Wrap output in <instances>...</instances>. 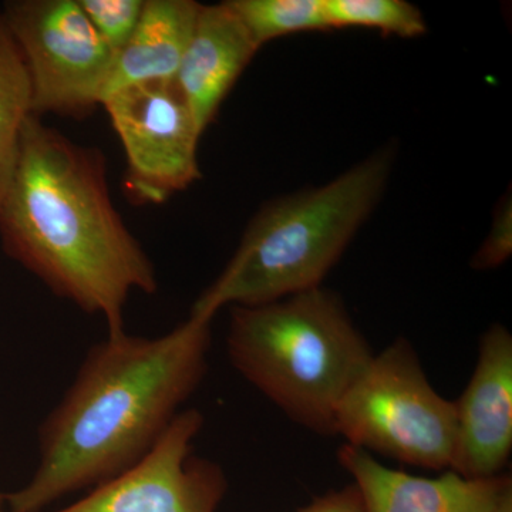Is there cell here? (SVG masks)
<instances>
[{
	"mask_svg": "<svg viewBox=\"0 0 512 512\" xmlns=\"http://www.w3.org/2000/svg\"><path fill=\"white\" fill-rule=\"evenodd\" d=\"M231 365L303 429L335 436L343 396L375 353L325 286L259 306H232Z\"/></svg>",
	"mask_w": 512,
	"mask_h": 512,
	"instance_id": "277c9868",
	"label": "cell"
},
{
	"mask_svg": "<svg viewBox=\"0 0 512 512\" xmlns=\"http://www.w3.org/2000/svg\"><path fill=\"white\" fill-rule=\"evenodd\" d=\"M200 410H181L133 467L56 512H217L228 490L224 468L192 453Z\"/></svg>",
	"mask_w": 512,
	"mask_h": 512,
	"instance_id": "ba28073f",
	"label": "cell"
},
{
	"mask_svg": "<svg viewBox=\"0 0 512 512\" xmlns=\"http://www.w3.org/2000/svg\"><path fill=\"white\" fill-rule=\"evenodd\" d=\"M298 512H366L355 484L332 490Z\"/></svg>",
	"mask_w": 512,
	"mask_h": 512,
	"instance_id": "ac0fdd59",
	"label": "cell"
},
{
	"mask_svg": "<svg viewBox=\"0 0 512 512\" xmlns=\"http://www.w3.org/2000/svg\"><path fill=\"white\" fill-rule=\"evenodd\" d=\"M32 113L25 60L0 8V201L18 161L23 128Z\"/></svg>",
	"mask_w": 512,
	"mask_h": 512,
	"instance_id": "4fadbf2b",
	"label": "cell"
},
{
	"mask_svg": "<svg viewBox=\"0 0 512 512\" xmlns=\"http://www.w3.org/2000/svg\"><path fill=\"white\" fill-rule=\"evenodd\" d=\"M512 254V200L510 192L497 205L490 232L471 261L476 271H490L504 265Z\"/></svg>",
	"mask_w": 512,
	"mask_h": 512,
	"instance_id": "e0dca14e",
	"label": "cell"
},
{
	"mask_svg": "<svg viewBox=\"0 0 512 512\" xmlns=\"http://www.w3.org/2000/svg\"><path fill=\"white\" fill-rule=\"evenodd\" d=\"M101 107L126 154L124 191L134 204H164L200 180L202 134L177 83L124 87Z\"/></svg>",
	"mask_w": 512,
	"mask_h": 512,
	"instance_id": "52a82bcc",
	"label": "cell"
},
{
	"mask_svg": "<svg viewBox=\"0 0 512 512\" xmlns=\"http://www.w3.org/2000/svg\"><path fill=\"white\" fill-rule=\"evenodd\" d=\"M6 25L32 86V113L77 121L101 106L116 53L93 28L79 0H8Z\"/></svg>",
	"mask_w": 512,
	"mask_h": 512,
	"instance_id": "8992f818",
	"label": "cell"
},
{
	"mask_svg": "<svg viewBox=\"0 0 512 512\" xmlns=\"http://www.w3.org/2000/svg\"><path fill=\"white\" fill-rule=\"evenodd\" d=\"M0 512H13V511H10V510H8V511H6V510H2V511H0Z\"/></svg>",
	"mask_w": 512,
	"mask_h": 512,
	"instance_id": "44dd1931",
	"label": "cell"
},
{
	"mask_svg": "<svg viewBox=\"0 0 512 512\" xmlns=\"http://www.w3.org/2000/svg\"><path fill=\"white\" fill-rule=\"evenodd\" d=\"M336 434L370 454L424 470H450L456 407L434 389L409 340L399 338L373 356L343 396Z\"/></svg>",
	"mask_w": 512,
	"mask_h": 512,
	"instance_id": "5b68a950",
	"label": "cell"
},
{
	"mask_svg": "<svg viewBox=\"0 0 512 512\" xmlns=\"http://www.w3.org/2000/svg\"><path fill=\"white\" fill-rule=\"evenodd\" d=\"M212 320L188 316L156 338L126 330L90 348L39 429V466L6 495L13 512H40L138 463L208 372Z\"/></svg>",
	"mask_w": 512,
	"mask_h": 512,
	"instance_id": "6da1fadb",
	"label": "cell"
},
{
	"mask_svg": "<svg viewBox=\"0 0 512 512\" xmlns=\"http://www.w3.org/2000/svg\"><path fill=\"white\" fill-rule=\"evenodd\" d=\"M6 495L0 493V511L5 510Z\"/></svg>",
	"mask_w": 512,
	"mask_h": 512,
	"instance_id": "ffe728a7",
	"label": "cell"
},
{
	"mask_svg": "<svg viewBox=\"0 0 512 512\" xmlns=\"http://www.w3.org/2000/svg\"><path fill=\"white\" fill-rule=\"evenodd\" d=\"M490 512H512V488L503 495V498Z\"/></svg>",
	"mask_w": 512,
	"mask_h": 512,
	"instance_id": "d6986e66",
	"label": "cell"
},
{
	"mask_svg": "<svg viewBox=\"0 0 512 512\" xmlns=\"http://www.w3.org/2000/svg\"><path fill=\"white\" fill-rule=\"evenodd\" d=\"M83 12L101 39L119 53L133 36L144 0H79Z\"/></svg>",
	"mask_w": 512,
	"mask_h": 512,
	"instance_id": "2e32d148",
	"label": "cell"
},
{
	"mask_svg": "<svg viewBox=\"0 0 512 512\" xmlns=\"http://www.w3.org/2000/svg\"><path fill=\"white\" fill-rule=\"evenodd\" d=\"M325 5L332 30L373 29L402 39L427 33L423 13L406 0H325Z\"/></svg>",
	"mask_w": 512,
	"mask_h": 512,
	"instance_id": "9a60e30c",
	"label": "cell"
},
{
	"mask_svg": "<svg viewBox=\"0 0 512 512\" xmlns=\"http://www.w3.org/2000/svg\"><path fill=\"white\" fill-rule=\"evenodd\" d=\"M200 9L194 0H144L133 36L114 59L103 100L134 84L175 82Z\"/></svg>",
	"mask_w": 512,
	"mask_h": 512,
	"instance_id": "7c38bea8",
	"label": "cell"
},
{
	"mask_svg": "<svg viewBox=\"0 0 512 512\" xmlns=\"http://www.w3.org/2000/svg\"><path fill=\"white\" fill-rule=\"evenodd\" d=\"M396 151L380 148L320 187L266 202L190 315L259 306L323 286L382 200Z\"/></svg>",
	"mask_w": 512,
	"mask_h": 512,
	"instance_id": "3957f363",
	"label": "cell"
},
{
	"mask_svg": "<svg viewBox=\"0 0 512 512\" xmlns=\"http://www.w3.org/2000/svg\"><path fill=\"white\" fill-rule=\"evenodd\" d=\"M454 407L450 470L466 478L504 474L512 451V335L504 325L481 336L476 369Z\"/></svg>",
	"mask_w": 512,
	"mask_h": 512,
	"instance_id": "9c48e42d",
	"label": "cell"
},
{
	"mask_svg": "<svg viewBox=\"0 0 512 512\" xmlns=\"http://www.w3.org/2000/svg\"><path fill=\"white\" fill-rule=\"evenodd\" d=\"M227 3L259 49L279 37L332 30L325 0H228Z\"/></svg>",
	"mask_w": 512,
	"mask_h": 512,
	"instance_id": "5bb4252c",
	"label": "cell"
},
{
	"mask_svg": "<svg viewBox=\"0 0 512 512\" xmlns=\"http://www.w3.org/2000/svg\"><path fill=\"white\" fill-rule=\"evenodd\" d=\"M338 461L352 476L366 512H490L512 488L510 474L466 478L446 470L440 477L410 476L350 444L339 448Z\"/></svg>",
	"mask_w": 512,
	"mask_h": 512,
	"instance_id": "30bf717a",
	"label": "cell"
},
{
	"mask_svg": "<svg viewBox=\"0 0 512 512\" xmlns=\"http://www.w3.org/2000/svg\"><path fill=\"white\" fill-rule=\"evenodd\" d=\"M0 242L50 292L101 316L107 335L124 332L131 293L158 289L150 256L114 207L104 154L40 117L23 128L0 201Z\"/></svg>",
	"mask_w": 512,
	"mask_h": 512,
	"instance_id": "7a4b0ae2",
	"label": "cell"
},
{
	"mask_svg": "<svg viewBox=\"0 0 512 512\" xmlns=\"http://www.w3.org/2000/svg\"><path fill=\"white\" fill-rule=\"evenodd\" d=\"M259 50L227 2L201 5L175 77L201 134Z\"/></svg>",
	"mask_w": 512,
	"mask_h": 512,
	"instance_id": "8fae6325",
	"label": "cell"
}]
</instances>
